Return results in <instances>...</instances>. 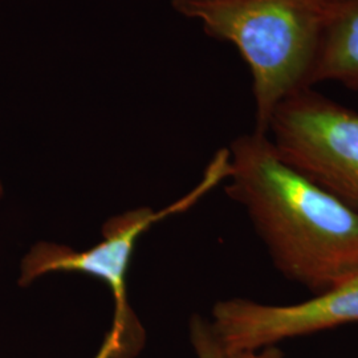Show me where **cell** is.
I'll return each mask as SVG.
<instances>
[{
	"label": "cell",
	"mask_w": 358,
	"mask_h": 358,
	"mask_svg": "<svg viewBox=\"0 0 358 358\" xmlns=\"http://www.w3.org/2000/svg\"><path fill=\"white\" fill-rule=\"evenodd\" d=\"M226 192L247 208L282 276L321 294L358 275V210L288 164L268 134L236 138Z\"/></svg>",
	"instance_id": "1"
},
{
	"label": "cell",
	"mask_w": 358,
	"mask_h": 358,
	"mask_svg": "<svg viewBox=\"0 0 358 358\" xmlns=\"http://www.w3.org/2000/svg\"><path fill=\"white\" fill-rule=\"evenodd\" d=\"M171 6L242 55L252 76L257 133L267 134L284 100L312 88L328 15L313 0H171Z\"/></svg>",
	"instance_id": "2"
},
{
	"label": "cell",
	"mask_w": 358,
	"mask_h": 358,
	"mask_svg": "<svg viewBox=\"0 0 358 358\" xmlns=\"http://www.w3.org/2000/svg\"><path fill=\"white\" fill-rule=\"evenodd\" d=\"M282 158L358 210V113L313 88L284 100L269 121Z\"/></svg>",
	"instance_id": "3"
},
{
	"label": "cell",
	"mask_w": 358,
	"mask_h": 358,
	"mask_svg": "<svg viewBox=\"0 0 358 358\" xmlns=\"http://www.w3.org/2000/svg\"><path fill=\"white\" fill-rule=\"evenodd\" d=\"M186 207L179 202L169 211L154 213L148 207L110 217L103 227V242L87 251H75L55 243L35 244L22 262L20 287H28L51 272H81L103 280L115 299V333L112 350L128 358L142 346L143 332L129 306L127 275L136 242L154 222Z\"/></svg>",
	"instance_id": "4"
},
{
	"label": "cell",
	"mask_w": 358,
	"mask_h": 358,
	"mask_svg": "<svg viewBox=\"0 0 358 358\" xmlns=\"http://www.w3.org/2000/svg\"><path fill=\"white\" fill-rule=\"evenodd\" d=\"M211 327L229 352H256L313 333L358 322V275L294 304L230 299L215 304Z\"/></svg>",
	"instance_id": "5"
},
{
	"label": "cell",
	"mask_w": 358,
	"mask_h": 358,
	"mask_svg": "<svg viewBox=\"0 0 358 358\" xmlns=\"http://www.w3.org/2000/svg\"><path fill=\"white\" fill-rule=\"evenodd\" d=\"M322 81L358 90V0H344L328 10L312 87Z\"/></svg>",
	"instance_id": "6"
},
{
	"label": "cell",
	"mask_w": 358,
	"mask_h": 358,
	"mask_svg": "<svg viewBox=\"0 0 358 358\" xmlns=\"http://www.w3.org/2000/svg\"><path fill=\"white\" fill-rule=\"evenodd\" d=\"M190 340L198 358H279L282 355L276 346L256 352H229L219 343L211 322L201 316L190 321Z\"/></svg>",
	"instance_id": "7"
},
{
	"label": "cell",
	"mask_w": 358,
	"mask_h": 358,
	"mask_svg": "<svg viewBox=\"0 0 358 358\" xmlns=\"http://www.w3.org/2000/svg\"><path fill=\"white\" fill-rule=\"evenodd\" d=\"M313 1H315V3H317V4L321 6V7H324V8L329 10V8H332L334 6H337V4L343 3L344 0H313Z\"/></svg>",
	"instance_id": "8"
},
{
	"label": "cell",
	"mask_w": 358,
	"mask_h": 358,
	"mask_svg": "<svg viewBox=\"0 0 358 358\" xmlns=\"http://www.w3.org/2000/svg\"><path fill=\"white\" fill-rule=\"evenodd\" d=\"M3 196V186H1V183H0V198Z\"/></svg>",
	"instance_id": "9"
},
{
	"label": "cell",
	"mask_w": 358,
	"mask_h": 358,
	"mask_svg": "<svg viewBox=\"0 0 358 358\" xmlns=\"http://www.w3.org/2000/svg\"><path fill=\"white\" fill-rule=\"evenodd\" d=\"M279 358H285V357H284V355H282H282H280V357H279Z\"/></svg>",
	"instance_id": "10"
}]
</instances>
